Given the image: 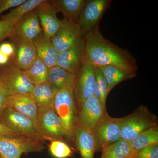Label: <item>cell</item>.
I'll list each match as a JSON object with an SVG mask.
<instances>
[{"mask_svg":"<svg viewBox=\"0 0 158 158\" xmlns=\"http://www.w3.org/2000/svg\"><path fill=\"white\" fill-rule=\"evenodd\" d=\"M14 26L4 20L0 19V42L14 35Z\"/></svg>","mask_w":158,"mask_h":158,"instance_id":"31","label":"cell"},{"mask_svg":"<svg viewBox=\"0 0 158 158\" xmlns=\"http://www.w3.org/2000/svg\"><path fill=\"white\" fill-rule=\"evenodd\" d=\"M111 2L110 0L85 1L77 22L82 37L97 28L101 18Z\"/></svg>","mask_w":158,"mask_h":158,"instance_id":"8","label":"cell"},{"mask_svg":"<svg viewBox=\"0 0 158 158\" xmlns=\"http://www.w3.org/2000/svg\"><path fill=\"white\" fill-rule=\"evenodd\" d=\"M84 38L85 57L94 66L113 65L136 73L138 69L136 59L127 50L106 39L98 28Z\"/></svg>","mask_w":158,"mask_h":158,"instance_id":"1","label":"cell"},{"mask_svg":"<svg viewBox=\"0 0 158 158\" xmlns=\"http://www.w3.org/2000/svg\"><path fill=\"white\" fill-rule=\"evenodd\" d=\"M9 94L6 89L0 92V115L7 107V97Z\"/></svg>","mask_w":158,"mask_h":158,"instance_id":"35","label":"cell"},{"mask_svg":"<svg viewBox=\"0 0 158 158\" xmlns=\"http://www.w3.org/2000/svg\"><path fill=\"white\" fill-rule=\"evenodd\" d=\"M44 0H26L25 2L15 7L9 13L2 15L1 19L6 21L14 26L22 18L30 11H34Z\"/></svg>","mask_w":158,"mask_h":158,"instance_id":"25","label":"cell"},{"mask_svg":"<svg viewBox=\"0 0 158 158\" xmlns=\"http://www.w3.org/2000/svg\"><path fill=\"white\" fill-rule=\"evenodd\" d=\"M0 43H1V42H0Z\"/></svg>","mask_w":158,"mask_h":158,"instance_id":"38","label":"cell"},{"mask_svg":"<svg viewBox=\"0 0 158 158\" xmlns=\"http://www.w3.org/2000/svg\"><path fill=\"white\" fill-rule=\"evenodd\" d=\"M38 126L45 140L65 139V131L61 118L53 107L38 110Z\"/></svg>","mask_w":158,"mask_h":158,"instance_id":"10","label":"cell"},{"mask_svg":"<svg viewBox=\"0 0 158 158\" xmlns=\"http://www.w3.org/2000/svg\"><path fill=\"white\" fill-rule=\"evenodd\" d=\"M31 94L36 102L38 110L53 107L56 92L47 81L34 86Z\"/></svg>","mask_w":158,"mask_h":158,"instance_id":"23","label":"cell"},{"mask_svg":"<svg viewBox=\"0 0 158 158\" xmlns=\"http://www.w3.org/2000/svg\"><path fill=\"white\" fill-rule=\"evenodd\" d=\"M76 74H74L59 66L49 69L47 82L56 92L66 85L75 84Z\"/></svg>","mask_w":158,"mask_h":158,"instance_id":"22","label":"cell"},{"mask_svg":"<svg viewBox=\"0 0 158 158\" xmlns=\"http://www.w3.org/2000/svg\"><path fill=\"white\" fill-rule=\"evenodd\" d=\"M32 41L36 48L37 56L49 68L56 65L58 53L50 38L42 32Z\"/></svg>","mask_w":158,"mask_h":158,"instance_id":"19","label":"cell"},{"mask_svg":"<svg viewBox=\"0 0 158 158\" xmlns=\"http://www.w3.org/2000/svg\"><path fill=\"white\" fill-rule=\"evenodd\" d=\"M11 38L13 41L12 44L15 48V52L9 62L18 68L25 70L37 58L36 48L32 40L15 35H13Z\"/></svg>","mask_w":158,"mask_h":158,"instance_id":"13","label":"cell"},{"mask_svg":"<svg viewBox=\"0 0 158 158\" xmlns=\"http://www.w3.org/2000/svg\"><path fill=\"white\" fill-rule=\"evenodd\" d=\"M105 112L94 95L83 102L77 108V125L93 132Z\"/></svg>","mask_w":158,"mask_h":158,"instance_id":"12","label":"cell"},{"mask_svg":"<svg viewBox=\"0 0 158 158\" xmlns=\"http://www.w3.org/2000/svg\"><path fill=\"white\" fill-rule=\"evenodd\" d=\"M157 143L158 125L142 132L131 141L132 146L137 151Z\"/></svg>","mask_w":158,"mask_h":158,"instance_id":"27","label":"cell"},{"mask_svg":"<svg viewBox=\"0 0 158 158\" xmlns=\"http://www.w3.org/2000/svg\"><path fill=\"white\" fill-rule=\"evenodd\" d=\"M5 89H6L5 88V85H4L2 80L0 77V92L2 91L3 90H5Z\"/></svg>","mask_w":158,"mask_h":158,"instance_id":"37","label":"cell"},{"mask_svg":"<svg viewBox=\"0 0 158 158\" xmlns=\"http://www.w3.org/2000/svg\"><path fill=\"white\" fill-rule=\"evenodd\" d=\"M96 77L95 66L86 59L76 74L74 92L78 107L83 102L94 94Z\"/></svg>","mask_w":158,"mask_h":158,"instance_id":"6","label":"cell"},{"mask_svg":"<svg viewBox=\"0 0 158 158\" xmlns=\"http://www.w3.org/2000/svg\"><path fill=\"white\" fill-rule=\"evenodd\" d=\"M50 153L55 158H68L73 152L69 146L61 140H52L49 145Z\"/></svg>","mask_w":158,"mask_h":158,"instance_id":"28","label":"cell"},{"mask_svg":"<svg viewBox=\"0 0 158 158\" xmlns=\"http://www.w3.org/2000/svg\"><path fill=\"white\" fill-rule=\"evenodd\" d=\"M135 158H158V143L139 149Z\"/></svg>","mask_w":158,"mask_h":158,"instance_id":"29","label":"cell"},{"mask_svg":"<svg viewBox=\"0 0 158 158\" xmlns=\"http://www.w3.org/2000/svg\"><path fill=\"white\" fill-rule=\"evenodd\" d=\"M74 84L66 85L56 94L54 109L62 120L65 139L73 141V133L77 125V106L74 92Z\"/></svg>","mask_w":158,"mask_h":158,"instance_id":"2","label":"cell"},{"mask_svg":"<svg viewBox=\"0 0 158 158\" xmlns=\"http://www.w3.org/2000/svg\"><path fill=\"white\" fill-rule=\"evenodd\" d=\"M49 69L37 56L32 65L24 72L31 83L36 86L47 81Z\"/></svg>","mask_w":158,"mask_h":158,"instance_id":"26","label":"cell"},{"mask_svg":"<svg viewBox=\"0 0 158 158\" xmlns=\"http://www.w3.org/2000/svg\"><path fill=\"white\" fill-rule=\"evenodd\" d=\"M26 0H0V15L8 9L15 8Z\"/></svg>","mask_w":158,"mask_h":158,"instance_id":"32","label":"cell"},{"mask_svg":"<svg viewBox=\"0 0 158 158\" xmlns=\"http://www.w3.org/2000/svg\"><path fill=\"white\" fill-rule=\"evenodd\" d=\"M102 152L100 158H135L138 151L133 148L131 142L120 139Z\"/></svg>","mask_w":158,"mask_h":158,"instance_id":"21","label":"cell"},{"mask_svg":"<svg viewBox=\"0 0 158 158\" xmlns=\"http://www.w3.org/2000/svg\"><path fill=\"white\" fill-rule=\"evenodd\" d=\"M37 13L42 27L43 33L51 39L61 27L62 21L57 16L58 10L50 1H44L36 7Z\"/></svg>","mask_w":158,"mask_h":158,"instance_id":"15","label":"cell"},{"mask_svg":"<svg viewBox=\"0 0 158 158\" xmlns=\"http://www.w3.org/2000/svg\"><path fill=\"white\" fill-rule=\"evenodd\" d=\"M96 144V151L121 139V130L118 118H113L106 113L93 131Z\"/></svg>","mask_w":158,"mask_h":158,"instance_id":"9","label":"cell"},{"mask_svg":"<svg viewBox=\"0 0 158 158\" xmlns=\"http://www.w3.org/2000/svg\"><path fill=\"white\" fill-rule=\"evenodd\" d=\"M10 58L0 51V66L6 65L9 63Z\"/></svg>","mask_w":158,"mask_h":158,"instance_id":"36","label":"cell"},{"mask_svg":"<svg viewBox=\"0 0 158 158\" xmlns=\"http://www.w3.org/2000/svg\"><path fill=\"white\" fill-rule=\"evenodd\" d=\"M85 52V39L82 37L71 48L58 54L56 65L77 74L84 61Z\"/></svg>","mask_w":158,"mask_h":158,"instance_id":"14","label":"cell"},{"mask_svg":"<svg viewBox=\"0 0 158 158\" xmlns=\"http://www.w3.org/2000/svg\"><path fill=\"white\" fill-rule=\"evenodd\" d=\"M95 74L97 81H98L101 89L103 101L106 105V101L109 94L107 84L100 69L96 66H95Z\"/></svg>","mask_w":158,"mask_h":158,"instance_id":"30","label":"cell"},{"mask_svg":"<svg viewBox=\"0 0 158 158\" xmlns=\"http://www.w3.org/2000/svg\"><path fill=\"white\" fill-rule=\"evenodd\" d=\"M98 67L106 79L109 93L119 83L137 76L135 73L130 72L113 65H105Z\"/></svg>","mask_w":158,"mask_h":158,"instance_id":"20","label":"cell"},{"mask_svg":"<svg viewBox=\"0 0 158 158\" xmlns=\"http://www.w3.org/2000/svg\"><path fill=\"white\" fill-rule=\"evenodd\" d=\"M0 123L23 137L45 140L36 122L9 107L0 115Z\"/></svg>","mask_w":158,"mask_h":158,"instance_id":"4","label":"cell"},{"mask_svg":"<svg viewBox=\"0 0 158 158\" xmlns=\"http://www.w3.org/2000/svg\"><path fill=\"white\" fill-rule=\"evenodd\" d=\"M0 136L10 138H22L23 136L0 123Z\"/></svg>","mask_w":158,"mask_h":158,"instance_id":"33","label":"cell"},{"mask_svg":"<svg viewBox=\"0 0 158 158\" xmlns=\"http://www.w3.org/2000/svg\"><path fill=\"white\" fill-rule=\"evenodd\" d=\"M118 119L121 139L129 142L142 132L158 125L157 116L144 105H140L129 115Z\"/></svg>","mask_w":158,"mask_h":158,"instance_id":"3","label":"cell"},{"mask_svg":"<svg viewBox=\"0 0 158 158\" xmlns=\"http://www.w3.org/2000/svg\"><path fill=\"white\" fill-rule=\"evenodd\" d=\"M43 142L27 137L0 136V158H21L23 154L40 151L44 148Z\"/></svg>","mask_w":158,"mask_h":158,"instance_id":"5","label":"cell"},{"mask_svg":"<svg viewBox=\"0 0 158 158\" xmlns=\"http://www.w3.org/2000/svg\"><path fill=\"white\" fill-rule=\"evenodd\" d=\"M7 104V107L38 123V107L32 94H9Z\"/></svg>","mask_w":158,"mask_h":158,"instance_id":"16","label":"cell"},{"mask_svg":"<svg viewBox=\"0 0 158 158\" xmlns=\"http://www.w3.org/2000/svg\"><path fill=\"white\" fill-rule=\"evenodd\" d=\"M61 21L60 28L50 39L58 54L71 48L83 37L77 23L65 18Z\"/></svg>","mask_w":158,"mask_h":158,"instance_id":"11","label":"cell"},{"mask_svg":"<svg viewBox=\"0 0 158 158\" xmlns=\"http://www.w3.org/2000/svg\"><path fill=\"white\" fill-rule=\"evenodd\" d=\"M0 51L11 58L14 55L15 48L11 43L4 42L0 44Z\"/></svg>","mask_w":158,"mask_h":158,"instance_id":"34","label":"cell"},{"mask_svg":"<svg viewBox=\"0 0 158 158\" xmlns=\"http://www.w3.org/2000/svg\"><path fill=\"white\" fill-rule=\"evenodd\" d=\"M73 139L82 158H94L96 144L93 132L76 125L73 133Z\"/></svg>","mask_w":158,"mask_h":158,"instance_id":"18","label":"cell"},{"mask_svg":"<svg viewBox=\"0 0 158 158\" xmlns=\"http://www.w3.org/2000/svg\"><path fill=\"white\" fill-rule=\"evenodd\" d=\"M14 35L33 40L43 32L37 13L34 10L25 15L14 26Z\"/></svg>","mask_w":158,"mask_h":158,"instance_id":"17","label":"cell"},{"mask_svg":"<svg viewBox=\"0 0 158 158\" xmlns=\"http://www.w3.org/2000/svg\"><path fill=\"white\" fill-rule=\"evenodd\" d=\"M0 77L9 94L31 93L34 87L24 70L9 62L0 66Z\"/></svg>","mask_w":158,"mask_h":158,"instance_id":"7","label":"cell"},{"mask_svg":"<svg viewBox=\"0 0 158 158\" xmlns=\"http://www.w3.org/2000/svg\"><path fill=\"white\" fill-rule=\"evenodd\" d=\"M51 2L58 12H62L64 18L77 23L85 0H52Z\"/></svg>","mask_w":158,"mask_h":158,"instance_id":"24","label":"cell"}]
</instances>
